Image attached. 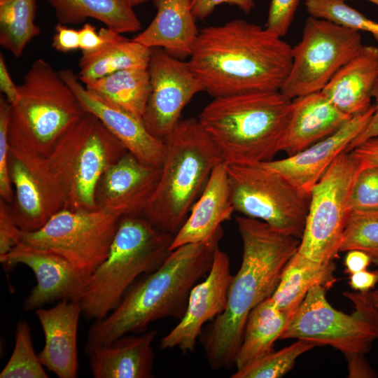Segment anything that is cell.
I'll use <instances>...</instances> for the list:
<instances>
[{"label": "cell", "mask_w": 378, "mask_h": 378, "mask_svg": "<svg viewBox=\"0 0 378 378\" xmlns=\"http://www.w3.org/2000/svg\"><path fill=\"white\" fill-rule=\"evenodd\" d=\"M188 65L214 97L279 91L292 64V47L242 19L200 30Z\"/></svg>", "instance_id": "obj_1"}, {"label": "cell", "mask_w": 378, "mask_h": 378, "mask_svg": "<svg viewBox=\"0 0 378 378\" xmlns=\"http://www.w3.org/2000/svg\"><path fill=\"white\" fill-rule=\"evenodd\" d=\"M236 222L243 244L241 264L232 276L225 310L215 318L201 340L214 370L234 365L250 312L272 295L300 243V239L258 219L237 216Z\"/></svg>", "instance_id": "obj_2"}, {"label": "cell", "mask_w": 378, "mask_h": 378, "mask_svg": "<svg viewBox=\"0 0 378 378\" xmlns=\"http://www.w3.org/2000/svg\"><path fill=\"white\" fill-rule=\"evenodd\" d=\"M223 236L222 225L206 240L173 250L157 270L132 286L119 305L89 328L85 349L141 334L157 320L181 319L190 291L209 272Z\"/></svg>", "instance_id": "obj_3"}, {"label": "cell", "mask_w": 378, "mask_h": 378, "mask_svg": "<svg viewBox=\"0 0 378 378\" xmlns=\"http://www.w3.org/2000/svg\"><path fill=\"white\" fill-rule=\"evenodd\" d=\"M291 102L279 90L218 97L197 120L227 164H258L281 151Z\"/></svg>", "instance_id": "obj_4"}, {"label": "cell", "mask_w": 378, "mask_h": 378, "mask_svg": "<svg viewBox=\"0 0 378 378\" xmlns=\"http://www.w3.org/2000/svg\"><path fill=\"white\" fill-rule=\"evenodd\" d=\"M161 174L141 215L156 229L175 235L204 189L221 154L197 119L180 120L163 140Z\"/></svg>", "instance_id": "obj_5"}, {"label": "cell", "mask_w": 378, "mask_h": 378, "mask_svg": "<svg viewBox=\"0 0 378 378\" xmlns=\"http://www.w3.org/2000/svg\"><path fill=\"white\" fill-rule=\"evenodd\" d=\"M174 237L141 215L122 216L106 258L87 281L78 301L83 316L99 321L113 311L139 276L165 261Z\"/></svg>", "instance_id": "obj_6"}, {"label": "cell", "mask_w": 378, "mask_h": 378, "mask_svg": "<svg viewBox=\"0 0 378 378\" xmlns=\"http://www.w3.org/2000/svg\"><path fill=\"white\" fill-rule=\"evenodd\" d=\"M10 104V145L47 156L66 130L88 112L59 71L43 59L33 62Z\"/></svg>", "instance_id": "obj_7"}, {"label": "cell", "mask_w": 378, "mask_h": 378, "mask_svg": "<svg viewBox=\"0 0 378 378\" xmlns=\"http://www.w3.org/2000/svg\"><path fill=\"white\" fill-rule=\"evenodd\" d=\"M326 291L319 285L309 289L279 340L329 345L344 356L365 354L378 340V309L373 304L372 291L343 293L354 305L350 314L332 307Z\"/></svg>", "instance_id": "obj_8"}, {"label": "cell", "mask_w": 378, "mask_h": 378, "mask_svg": "<svg viewBox=\"0 0 378 378\" xmlns=\"http://www.w3.org/2000/svg\"><path fill=\"white\" fill-rule=\"evenodd\" d=\"M127 152L92 114L74 122L48 155L69 192L67 209H98L95 194L101 177Z\"/></svg>", "instance_id": "obj_9"}, {"label": "cell", "mask_w": 378, "mask_h": 378, "mask_svg": "<svg viewBox=\"0 0 378 378\" xmlns=\"http://www.w3.org/2000/svg\"><path fill=\"white\" fill-rule=\"evenodd\" d=\"M234 211L301 239L311 194L304 193L263 162L227 164Z\"/></svg>", "instance_id": "obj_10"}, {"label": "cell", "mask_w": 378, "mask_h": 378, "mask_svg": "<svg viewBox=\"0 0 378 378\" xmlns=\"http://www.w3.org/2000/svg\"><path fill=\"white\" fill-rule=\"evenodd\" d=\"M122 216L104 209H64L22 242L64 258L88 281L106 258Z\"/></svg>", "instance_id": "obj_11"}, {"label": "cell", "mask_w": 378, "mask_h": 378, "mask_svg": "<svg viewBox=\"0 0 378 378\" xmlns=\"http://www.w3.org/2000/svg\"><path fill=\"white\" fill-rule=\"evenodd\" d=\"M360 171V164L351 151H344L313 187L304 232L296 252L298 255L321 264L337 257L350 212L351 190Z\"/></svg>", "instance_id": "obj_12"}, {"label": "cell", "mask_w": 378, "mask_h": 378, "mask_svg": "<svg viewBox=\"0 0 378 378\" xmlns=\"http://www.w3.org/2000/svg\"><path fill=\"white\" fill-rule=\"evenodd\" d=\"M362 46L359 31L309 16L279 91L290 99L321 91Z\"/></svg>", "instance_id": "obj_13"}, {"label": "cell", "mask_w": 378, "mask_h": 378, "mask_svg": "<svg viewBox=\"0 0 378 378\" xmlns=\"http://www.w3.org/2000/svg\"><path fill=\"white\" fill-rule=\"evenodd\" d=\"M8 169L14 191L10 209L23 232L38 230L54 214L68 208L69 192L48 155L10 146Z\"/></svg>", "instance_id": "obj_14"}, {"label": "cell", "mask_w": 378, "mask_h": 378, "mask_svg": "<svg viewBox=\"0 0 378 378\" xmlns=\"http://www.w3.org/2000/svg\"><path fill=\"white\" fill-rule=\"evenodd\" d=\"M151 90L143 121L163 140L176 127L184 107L203 88L188 63L160 48H152L148 66Z\"/></svg>", "instance_id": "obj_15"}, {"label": "cell", "mask_w": 378, "mask_h": 378, "mask_svg": "<svg viewBox=\"0 0 378 378\" xmlns=\"http://www.w3.org/2000/svg\"><path fill=\"white\" fill-rule=\"evenodd\" d=\"M232 278L229 257L218 248L209 272L203 281L192 288L183 317L162 338L160 347L178 348L183 353L192 352L205 323L225 310Z\"/></svg>", "instance_id": "obj_16"}, {"label": "cell", "mask_w": 378, "mask_h": 378, "mask_svg": "<svg viewBox=\"0 0 378 378\" xmlns=\"http://www.w3.org/2000/svg\"><path fill=\"white\" fill-rule=\"evenodd\" d=\"M0 262L10 269L23 264L34 272L36 284L24 302L25 311L60 300L79 301L87 281L62 256L20 242Z\"/></svg>", "instance_id": "obj_17"}, {"label": "cell", "mask_w": 378, "mask_h": 378, "mask_svg": "<svg viewBox=\"0 0 378 378\" xmlns=\"http://www.w3.org/2000/svg\"><path fill=\"white\" fill-rule=\"evenodd\" d=\"M59 74L76 94L85 111L95 116L127 151L144 164L156 167L161 165L163 141L148 132L143 118L88 91L71 69H63Z\"/></svg>", "instance_id": "obj_18"}, {"label": "cell", "mask_w": 378, "mask_h": 378, "mask_svg": "<svg viewBox=\"0 0 378 378\" xmlns=\"http://www.w3.org/2000/svg\"><path fill=\"white\" fill-rule=\"evenodd\" d=\"M160 174V166L144 164L127 151L101 177L95 194L97 206L121 216L141 215Z\"/></svg>", "instance_id": "obj_19"}, {"label": "cell", "mask_w": 378, "mask_h": 378, "mask_svg": "<svg viewBox=\"0 0 378 378\" xmlns=\"http://www.w3.org/2000/svg\"><path fill=\"white\" fill-rule=\"evenodd\" d=\"M374 112V105L352 115L336 132L304 150L286 158L263 162L284 176L300 191L311 194L333 160L347 151L354 139L366 126Z\"/></svg>", "instance_id": "obj_20"}, {"label": "cell", "mask_w": 378, "mask_h": 378, "mask_svg": "<svg viewBox=\"0 0 378 378\" xmlns=\"http://www.w3.org/2000/svg\"><path fill=\"white\" fill-rule=\"evenodd\" d=\"M35 311L45 335L38 354L42 365L59 378L77 377V332L82 314L79 302L60 300L53 307Z\"/></svg>", "instance_id": "obj_21"}, {"label": "cell", "mask_w": 378, "mask_h": 378, "mask_svg": "<svg viewBox=\"0 0 378 378\" xmlns=\"http://www.w3.org/2000/svg\"><path fill=\"white\" fill-rule=\"evenodd\" d=\"M351 117L321 91L297 97L292 99L281 151L293 155L336 132Z\"/></svg>", "instance_id": "obj_22"}, {"label": "cell", "mask_w": 378, "mask_h": 378, "mask_svg": "<svg viewBox=\"0 0 378 378\" xmlns=\"http://www.w3.org/2000/svg\"><path fill=\"white\" fill-rule=\"evenodd\" d=\"M158 334L150 330L121 336L112 342L85 349L94 378H150L154 352L152 343Z\"/></svg>", "instance_id": "obj_23"}, {"label": "cell", "mask_w": 378, "mask_h": 378, "mask_svg": "<svg viewBox=\"0 0 378 378\" xmlns=\"http://www.w3.org/2000/svg\"><path fill=\"white\" fill-rule=\"evenodd\" d=\"M234 212L227 164L221 162L213 169L186 220L174 235L171 250L206 240L221 226L223 222L230 219Z\"/></svg>", "instance_id": "obj_24"}, {"label": "cell", "mask_w": 378, "mask_h": 378, "mask_svg": "<svg viewBox=\"0 0 378 378\" xmlns=\"http://www.w3.org/2000/svg\"><path fill=\"white\" fill-rule=\"evenodd\" d=\"M378 78V48L364 46L334 75L321 92L342 112L352 116L371 106Z\"/></svg>", "instance_id": "obj_25"}, {"label": "cell", "mask_w": 378, "mask_h": 378, "mask_svg": "<svg viewBox=\"0 0 378 378\" xmlns=\"http://www.w3.org/2000/svg\"><path fill=\"white\" fill-rule=\"evenodd\" d=\"M191 1L154 0L157 8L155 18L132 39L150 48H162L181 59L190 57L200 31Z\"/></svg>", "instance_id": "obj_26"}, {"label": "cell", "mask_w": 378, "mask_h": 378, "mask_svg": "<svg viewBox=\"0 0 378 378\" xmlns=\"http://www.w3.org/2000/svg\"><path fill=\"white\" fill-rule=\"evenodd\" d=\"M99 31L105 42L97 50L82 53L78 78L83 85L129 69L148 68L152 48L127 39L107 27Z\"/></svg>", "instance_id": "obj_27"}, {"label": "cell", "mask_w": 378, "mask_h": 378, "mask_svg": "<svg viewBox=\"0 0 378 378\" xmlns=\"http://www.w3.org/2000/svg\"><path fill=\"white\" fill-rule=\"evenodd\" d=\"M294 313L278 309L272 297L256 305L249 313L234 365L244 369L274 351V342L289 324Z\"/></svg>", "instance_id": "obj_28"}, {"label": "cell", "mask_w": 378, "mask_h": 378, "mask_svg": "<svg viewBox=\"0 0 378 378\" xmlns=\"http://www.w3.org/2000/svg\"><path fill=\"white\" fill-rule=\"evenodd\" d=\"M47 1L54 8L59 24H79L93 18L121 34L139 31L141 28L132 0Z\"/></svg>", "instance_id": "obj_29"}, {"label": "cell", "mask_w": 378, "mask_h": 378, "mask_svg": "<svg viewBox=\"0 0 378 378\" xmlns=\"http://www.w3.org/2000/svg\"><path fill=\"white\" fill-rule=\"evenodd\" d=\"M334 261L326 264L306 259L297 253L286 265L272 299L275 306L294 313L311 288L316 285L328 290L336 281Z\"/></svg>", "instance_id": "obj_30"}, {"label": "cell", "mask_w": 378, "mask_h": 378, "mask_svg": "<svg viewBox=\"0 0 378 378\" xmlns=\"http://www.w3.org/2000/svg\"><path fill=\"white\" fill-rule=\"evenodd\" d=\"M84 85L99 98L143 118L151 90L148 68L119 71Z\"/></svg>", "instance_id": "obj_31"}, {"label": "cell", "mask_w": 378, "mask_h": 378, "mask_svg": "<svg viewBox=\"0 0 378 378\" xmlns=\"http://www.w3.org/2000/svg\"><path fill=\"white\" fill-rule=\"evenodd\" d=\"M36 0H0V45L15 57L38 36Z\"/></svg>", "instance_id": "obj_32"}, {"label": "cell", "mask_w": 378, "mask_h": 378, "mask_svg": "<svg viewBox=\"0 0 378 378\" xmlns=\"http://www.w3.org/2000/svg\"><path fill=\"white\" fill-rule=\"evenodd\" d=\"M359 250L378 265V209L351 211L342 233L340 252Z\"/></svg>", "instance_id": "obj_33"}, {"label": "cell", "mask_w": 378, "mask_h": 378, "mask_svg": "<svg viewBox=\"0 0 378 378\" xmlns=\"http://www.w3.org/2000/svg\"><path fill=\"white\" fill-rule=\"evenodd\" d=\"M38 354L35 353L31 329L24 320L20 321L15 333L13 353L0 373L1 378H48Z\"/></svg>", "instance_id": "obj_34"}, {"label": "cell", "mask_w": 378, "mask_h": 378, "mask_svg": "<svg viewBox=\"0 0 378 378\" xmlns=\"http://www.w3.org/2000/svg\"><path fill=\"white\" fill-rule=\"evenodd\" d=\"M316 346L310 342L298 340L288 346L272 351L251 365L236 370L232 378H278L285 375L295 365L302 354Z\"/></svg>", "instance_id": "obj_35"}, {"label": "cell", "mask_w": 378, "mask_h": 378, "mask_svg": "<svg viewBox=\"0 0 378 378\" xmlns=\"http://www.w3.org/2000/svg\"><path fill=\"white\" fill-rule=\"evenodd\" d=\"M309 16L324 19L348 29L370 32L378 42V23L343 0H305Z\"/></svg>", "instance_id": "obj_36"}, {"label": "cell", "mask_w": 378, "mask_h": 378, "mask_svg": "<svg viewBox=\"0 0 378 378\" xmlns=\"http://www.w3.org/2000/svg\"><path fill=\"white\" fill-rule=\"evenodd\" d=\"M349 208L350 211L378 209V166L359 172L352 186Z\"/></svg>", "instance_id": "obj_37"}, {"label": "cell", "mask_w": 378, "mask_h": 378, "mask_svg": "<svg viewBox=\"0 0 378 378\" xmlns=\"http://www.w3.org/2000/svg\"><path fill=\"white\" fill-rule=\"evenodd\" d=\"M10 104L4 96L0 98V196L10 204L14 198V191L10 178L8 159L10 143L8 140Z\"/></svg>", "instance_id": "obj_38"}, {"label": "cell", "mask_w": 378, "mask_h": 378, "mask_svg": "<svg viewBox=\"0 0 378 378\" xmlns=\"http://www.w3.org/2000/svg\"><path fill=\"white\" fill-rule=\"evenodd\" d=\"M300 0H271L265 29L282 37L292 23Z\"/></svg>", "instance_id": "obj_39"}, {"label": "cell", "mask_w": 378, "mask_h": 378, "mask_svg": "<svg viewBox=\"0 0 378 378\" xmlns=\"http://www.w3.org/2000/svg\"><path fill=\"white\" fill-rule=\"evenodd\" d=\"M22 230L14 220L10 205L0 198V258L22 241Z\"/></svg>", "instance_id": "obj_40"}, {"label": "cell", "mask_w": 378, "mask_h": 378, "mask_svg": "<svg viewBox=\"0 0 378 378\" xmlns=\"http://www.w3.org/2000/svg\"><path fill=\"white\" fill-rule=\"evenodd\" d=\"M237 6L244 13L248 14L255 8L254 0H192L191 7L196 20H203L209 16L220 4Z\"/></svg>", "instance_id": "obj_41"}, {"label": "cell", "mask_w": 378, "mask_h": 378, "mask_svg": "<svg viewBox=\"0 0 378 378\" xmlns=\"http://www.w3.org/2000/svg\"><path fill=\"white\" fill-rule=\"evenodd\" d=\"M55 31L52 41V47L54 49L62 52L80 49L79 29L57 23Z\"/></svg>", "instance_id": "obj_42"}, {"label": "cell", "mask_w": 378, "mask_h": 378, "mask_svg": "<svg viewBox=\"0 0 378 378\" xmlns=\"http://www.w3.org/2000/svg\"><path fill=\"white\" fill-rule=\"evenodd\" d=\"M351 151L359 162L361 170L378 166V137L363 141Z\"/></svg>", "instance_id": "obj_43"}, {"label": "cell", "mask_w": 378, "mask_h": 378, "mask_svg": "<svg viewBox=\"0 0 378 378\" xmlns=\"http://www.w3.org/2000/svg\"><path fill=\"white\" fill-rule=\"evenodd\" d=\"M372 98L375 101L373 104V114L364 129L351 142L347 151H351L353 148L368 139L378 137V78L372 91Z\"/></svg>", "instance_id": "obj_44"}, {"label": "cell", "mask_w": 378, "mask_h": 378, "mask_svg": "<svg viewBox=\"0 0 378 378\" xmlns=\"http://www.w3.org/2000/svg\"><path fill=\"white\" fill-rule=\"evenodd\" d=\"M79 42L82 53L90 52L99 48L105 42V38L93 25L86 23L79 29Z\"/></svg>", "instance_id": "obj_45"}, {"label": "cell", "mask_w": 378, "mask_h": 378, "mask_svg": "<svg viewBox=\"0 0 378 378\" xmlns=\"http://www.w3.org/2000/svg\"><path fill=\"white\" fill-rule=\"evenodd\" d=\"M0 90L10 104L19 97L18 85L14 83L2 53L0 54Z\"/></svg>", "instance_id": "obj_46"}, {"label": "cell", "mask_w": 378, "mask_h": 378, "mask_svg": "<svg viewBox=\"0 0 378 378\" xmlns=\"http://www.w3.org/2000/svg\"><path fill=\"white\" fill-rule=\"evenodd\" d=\"M378 283V270H362L351 274L349 284L352 289L357 292L367 293Z\"/></svg>", "instance_id": "obj_47"}, {"label": "cell", "mask_w": 378, "mask_h": 378, "mask_svg": "<svg viewBox=\"0 0 378 378\" xmlns=\"http://www.w3.org/2000/svg\"><path fill=\"white\" fill-rule=\"evenodd\" d=\"M348 361V377H375L376 373L364 357V354L345 356Z\"/></svg>", "instance_id": "obj_48"}, {"label": "cell", "mask_w": 378, "mask_h": 378, "mask_svg": "<svg viewBox=\"0 0 378 378\" xmlns=\"http://www.w3.org/2000/svg\"><path fill=\"white\" fill-rule=\"evenodd\" d=\"M372 263L373 261L368 253L359 250L349 251L344 259L345 272L351 274L367 270Z\"/></svg>", "instance_id": "obj_49"}, {"label": "cell", "mask_w": 378, "mask_h": 378, "mask_svg": "<svg viewBox=\"0 0 378 378\" xmlns=\"http://www.w3.org/2000/svg\"><path fill=\"white\" fill-rule=\"evenodd\" d=\"M372 300L374 305L378 309V290L372 291Z\"/></svg>", "instance_id": "obj_50"}, {"label": "cell", "mask_w": 378, "mask_h": 378, "mask_svg": "<svg viewBox=\"0 0 378 378\" xmlns=\"http://www.w3.org/2000/svg\"><path fill=\"white\" fill-rule=\"evenodd\" d=\"M149 0H132L133 4L135 6L144 4Z\"/></svg>", "instance_id": "obj_51"}, {"label": "cell", "mask_w": 378, "mask_h": 378, "mask_svg": "<svg viewBox=\"0 0 378 378\" xmlns=\"http://www.w3.org/2000/svg\"><path fill=\"white\" fill-rule=\"evenodd\" d=\"M343 1H349V0H343ZM368 1L374 4L375 5H377L378 6V0H368Z\"/></svg>", "instance_id": "obj_52"}]
</instances>
